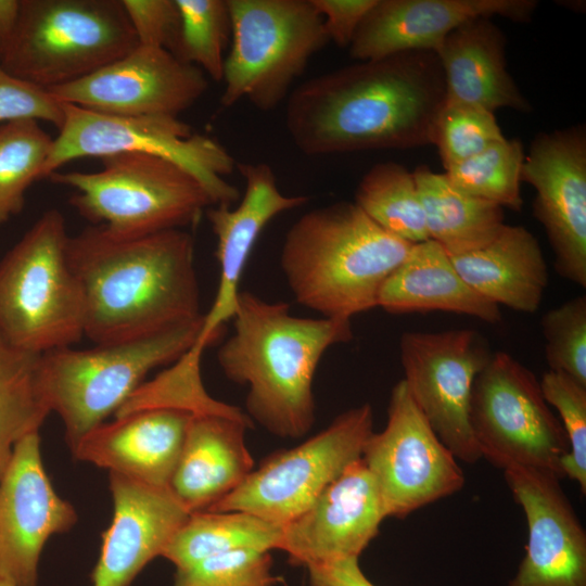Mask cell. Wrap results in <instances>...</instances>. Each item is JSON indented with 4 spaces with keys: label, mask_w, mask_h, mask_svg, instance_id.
Returning a JSON list of instances; mask_svg holds the SVG:
<instances>
[{
    "label": "cell",
    "mask_w": 586,
    "mask_h": 586,
    "mask_svg": "<svg viewBox=\"0 0 586 586\" xmlns=\"http://www.w3.org/2000/svg\"><path fill=\"white\" fill-rule=\"evenodd\" d=\"M285 128L305 155L432 144L445 103L434 51L357 61L313 77L289 93Z\"/></svg>",
    "instance_id": "obj_1"
},
{
    "label": "cell",
    "mask_w": 586,
    "mask_h": 586,
    "mask_svg": "<svg viewBox=\"0 0 586 586\" xmlns=\"http://www.w3.org/2000/svg\"><path fill=\"white\" fill-rule=\"evenodd\" d=\"M68 264L94 345L152 336L201 320L194 239L184 229L136 238L90 226L69 235Z\"/></svg>",
    "instance_id": "obj_2"
},
{
    "label": "cell",
    "mask_w": 586,
    "mask_h": 586,
    "mask_svg": "<svg viewBox=\"0 0 586 586\" xmlns=\"http://www.w3.org/2000/svg\"><path fill=\"white\" fill-rule=\"evenodd\" d=\"M232 320L217 361L228 380L247 386L246 415L276 436H304L315 422L316 369L327 349L353 339L351 320L297 317L289 304L249 291H240Z\"/></svg>",
    "instance_id": "obj_3"
},
{
    "label": "cell",
    "mask_w": 586,
    "mask_h": 586,
    "mask_svg": "<svg viewBox=\"0 0 586 586\" xmlns=\"http://www.w3.org/2000/svg\"><path fill=\"white\" fill-rule=\"evenodd\" d=\"M411 246L355 202L342 201L306 212L289 228L280 266L298 304L324 318L351 320L378 307L383 283Z\"/></svg>",
    "instance_id": "obj_4"
},
{
    "label": "cell",
    "mask_w": 586,
    "mask_h": 586,
    "mask_svg": "<svg viewBox=\"0 0 586 586\" xmlns=\"http://www.w3.org/2000/svg\"><path fill=\"white\" fill-rule=\"evenodd\" d=\"M68 238L62 213L49 209L0 259V332L18 348L41 355L85 337Z\"/></svg>",
    "instance_id": "obj_5"
},
{
    "label": "cell",
    "mask_w": 586,
    "mask_h": 586,
    "mask_svg": "<svg viewBox=\"0 0 586 586\" xmlns=\"http://www.w3.org/2000/svg\"><path fill=\"white\" fill-rule=\"evenodd\" d=\"M203 321L204 317L139 340L87 349L68 346L41 354V391L50 411L63 422L69 448L115 415L149 372L174 364L189 352Z\"/></svg>",
    "instance_id": "obj_6"
},
{
    "label": "cell",
    "mask_w": 586,
    "mask_h": 586,
    "mask_svg": "<svg viewBox=\"0 0 586 586\" xmlns=\"http://www.w3.org/2000/svg\"><path fill=\"white\" fill-rule=\"evenodd\" d=\"M138 44L122 0H21L0 66L49 90L89 76Z\"/></svg>",
    "instance_id": "obj_7"
},
{
    "label": "cell",
    "mask_w": 586,
    "mask_h": 586,
    "mask_svg": "<svg viewBox=\"0 0 586 586\" xmlns=\"http://www.w3.org/2000/svg\"><path fill=\"white\" fill-rule=\"evenodd\" d=\"M99 171H55L48 178L76 190L78 214L120 238L194 226L213 201L178 164L151 154L120 152L101 157Z\"/></svg>",
    "instance_id": "obj_8"
},
{
    "label": "cell",
    "mask_w": 586,
    "mask_h": 586,
    "mask_svg": "<svg viewBox=\"0 0 586 586\" xmlns=\"http://www.w3.org/2000/svg\"><path fill=\"white\" fill-rule=\"evenodd\" d=\"M231 48L226 56L222 107L246 99L276 109L309 60L328 42L311 0H228Z\"/></svg>",
    "instance_id": "obj_9"
},
{
    "label": "cell",
    "mask_w": 586,
    "mask_h": 586,
    "mask_svg": "<svg viewBox=\"0 0 586 586\" xmlns=\"http://www.w3.org/2000/svg\"><path fill=\"white\" fill-rule=\"evenodd\" d=\"M63 104L64 120L53 139L43 178L81 157L139 152L183 167L201 182L214 205L239 201V190L226 179L235 169L232 155L214 138L192 132L178 117L110 115Z\"/></svg>",
    "instance_id": "obj_10"
},
{
    "label": "cell",
    "mask_w": 586,
    "mask_h": 586,
    "mask_svg": "<svg viewBox=\"0 0 586 586\" xmlns=\"http://www.w3.org/2000/svg\"><path fill=\"white\" fill-rule=\"evenodd\" d=\"M470 423L482 457L502 471L526 467L564 477L569 443L535 374L506 352L492 354L476 375Z\"/></svg>",
    "instance_id": "obj_11"
},
{
    "label": "cell",
    "mask_w": 586,
    "mask_h": 586,
    "mask_svg": "<svg viewBox=\"0 0 586 586\" xmlns=\"http://www.w3.org/2000/svg\"><path fill=\"white\" fill-rule=\"evenodd\" d=\"M372 433V407H353L305 442L267 457L234 491L205 511H243L283 526L361 457Z\"/></svg>",
    "instance_id": "obj_12"
},
{
    "label": "cell",
    "mask_w": 586,
    "mask_h": 586,
    "mask_svg": "<svg viewBox=\"0 0 586 586\" xmlns=\"http://www.w3.org/2000/svg\"><path fill=\"white\" fill-rule=\"evenodd\" d=\"M361 458L375 480L386 518L403 519L464 485L457 458L438 438L404 380L392 388L385 428Z\"/></svg>",
    "instance_id": "obj_13"
},
{
    "label": "cell",
    "mask_w": 586,
    "mask_h": 586,
    "mask_svg": "<svg viewBox=\"0 0 586 586\" xmlns=\"http://www.w3.org/2000/svg\"><path fill=\"white\" fill-rule=\"evenodd\" d=\"M403 379L430 425L463 462L482 458L470 423L474 380L492 353L475 330L409 331L399 340Z\"/></svg>",
    "instance_id": "obj_14"
},
{
    "label": "cell",
    "mask_w": 586,
    "mask_h": 586,
    "mask_svg": "<svg viewBox=\"0 0 586 586\" xmlns=\"http://www.w3.org/2000/svg\"><path fill=\"white\" fill-rule=\"evenodd\" d=\"M521 180L533 186V214L550 243L558 275L586 286V131L571 126L539 133Z\"/></svg>",
    "instance_id": "obj_15"
},
{
    "label": "cell",
    "mask_w": 586,
    "mask_h": 586,
    "mask_svg": "<svg viewBox=\"0 0 586 586\" xmlns=\"http://www.w3.org/2000/svg\"><path fill=\"white\" fill-rule=\"evenodd\" d=\"M206 75L169 51L138 44L76 81L49 89L60 102L120 116H176L207 90Z\"/></svg>",
    "instance_id": "obj_16"
},
{
    "label": "cell",
    "mask_w": 586,
    "mask_h": 586,
    "mask_svg": "<svg viewBox=\"0 0 586 586\" xmlns=\"http://www.w3.org/2000/svg\"><path fill=\"white\" fill-rule=\"evenodd\" d=\"M76 521L44 470L39 431L25 435L0 477V575L15 586H37L46 543Z\"/></svg>",
    "instance_id": "obj_17"
},
{
    "label": "cell",
    "mask_w": 586,
    "mask_h": 586,
    "mask_svg": "<svg viewBox=\"0 0 586 586\" xmlns=\"http://www.w3.org/2000/svg\"><path fill=\"white\" fill-rule=\"evenodd\" d=\"M385 518L375 480L360 457L282 526L278 549L292 565L306 568L359 558Z\"/></svg>",
    "instance_id": "obj_18"
},
{
    "label": "cell",
    "mask_w": 586,
    "mask_h": 586,
    "mask_svg": "<svg viewBox=\"0 0 586 586\" xmlns=\"http://www.w3.org/2000/svg\"><path fill=\"white\" fill-rule=\"evenodd\" d=\"M504 475L528 530L526 553L507 586H586V533L560 479L519 466Z\"/></svg>",
    "instance_id": "obj_19"
},
{
    "label": "cell",
    "mask_w": 586,
    "mask_h": 586,
    "mask_svg": "<svg viewBox=\"0 0 586 586\" xmlns=\"http://www.w3.org/2000/svg\"><path fill=\"white\" fill-rule=\"evenodd\" d=\"M235 169L245 181L239 204L234 207L218 204L206 209L217 239L219 282L193 346L202 351L216 342L226 322L232 319L245 265L264 228L281 213L298 208L309 201L307 195L283 194L272 168L266 163L237 162Z\"/></svg>",
    "instance_id": "obj_20"
},
{
    "label": "cell",
    "mask_w": 586,
    "mask_h": 586,
    "mask_svg": "<svg viewBox=\"0 0 586 586\" xmlns=\"http://www.w3.org/2000/svg\"><path fill=\"white\" fill-rule=\"evenodd\" d=\"M113 518L102 535L92 586H129L190 515L169 486L109 472Z\"/></svg>",
    "instance_id": "obj_21"
},
{
    "label": "cell",
    "mask_w": 586,
    "mask_h": 586,
    "mask_svg": "<svg viewBox=\"0 0 586 586\" xmlns=\"http://www.w3.org/2000/svg\"><path fill=\"white\" fill-rule=\"evenodd\" d=\"M537 5L535 0H378L357 29L349 55L366 61L406 51L436 52L470 20L530 22Z\"/></svg>",
    "instance_id": "obj_22"
},
{
    "label": "cell",
    "mask_w": 586,
    "mask_h": 586,
    "mask_svg": "<svg viewBox=\"0 0 586 586\" xmlns=\"http://www.w3.org/2000/svg\"><path fill=\"white\" fill-rule=\"evenodd\" d=\"M193 412L167 407L115 416L71 450L80 461L142 482L169 486Z\"/></svg>",
    "instance_id": "obj_23"
},
{
    "label": "cell",
    "mask_w": 586,
    "mask_h": 586,
    "mask_svg": "<svg viewBox=\"0 0 586 586\" xmlns=\"http://www.w3.org/2000/svg\"><path fill=\"white\" fill-rule=\"evenodd\" d=\"M253 421L245 412L193 413L169 488L192 513L234 491L254 469L245 444Z\"/></svg>",
    "instance_id": "obj_24"
},
{
    "label": "cell",
    "mask_w": 586,
    "mask_h": 586,
    "mask_svg": "<svg viewBox=\"0 0 586 586\" xmlns=\"http://www.w3.org/2000/svg\"><path fill=\"white\" fill-rule=\"evenodd\" d=\"M445 80V103L467 104L495 113L530 112L532 105L507 69L506 38L487 17L454 29L436 51Z\"/></svg>",
    "instance_id": "obj_25"
},
{
    "label": "cell",
    "mask_w": 586,
    "mask_h": 586,
    "mask_svg": "<svg viewBox=\"0 0 586 586\" xmlns=\"http://www.w3.org/2000/svg\"><path fill=\"white\" fill-rule=\"evenodd\" d=\"M460 277L493 303L535 313L548 285V266L539 242L522 226L505 225L484 246L449 256Z\"/></svg>",
    "instance_id": "obj_26"
},
{
    "label": "cell",
    "mask_w": 586,
    "mask_h": 586,
    "mask_svg": "<svg viewBox=\"0 0 586 586\" xmlns=\"http://www.w3.org/2000/svg\"><path fill=\"white\" fill-rule=\"evenodd\" d=\"M378 307L391 314L440 310L488 323L501 320L499 306L469 286L446 251L431 239L412 244L405 260L383 283Z\"/></svg>",
    "instance_id": "obj_27"
},
{
    "label": "cell",
    "mask_w": 586,
    "mask_h": 586,
    "mask_svg": "<svg viewBox=\"0 0 586 586\" xmlns=\"http://www.w3.org/2000/svg\"><path fill=\"white\" fill-rule=\"evenodd\" d=\"M429 238L449 256L477 250L505 227L502 207L456 188L445 174L421 165L413 171Z\"/></svg>",
    "instance_id": "obj_28"
},
{
    "label": "cell",
    "mask_w": 586,
    "mask_h": 586,
    "mask_svg": "<svg viewBox=\"0 0 586 586\" xmlns=\"http://www.w3.org/2000/svg\"><path fill=\"white\" fill-rule=\"evenodd\" d=\"M282 526L243 511L192 512L174 534L162 557L176 570L240 549H278Z\"/></svg>",
    "instance_id": "obj_29"
},
{
    "label": "cell",
    "mask_w": 586,
    "mask_h": 586,
    "mask_svg": "<svg viewBox=\"0 0 586 586\" xmlns=\"http://www.w3.org/2000/svg\"><path fill=\"white\" fill-rule=\"evenodd\" d=\"M40 356L16 347L0 332V477L15 444L38 432L51 413L39 381Z\"/></svg>",
    "instance_id": "obj_30"
},
{
    "label": "cell",
    "mask_w": 586,
    "mask_h": 586,
    "mask_svg": "<svg viewBox=\"0 0 586 586\" xmlns=\"http://www.w3.org/2000/svg\"><path fill=\"white\" fill-rule=\"evenodd\" d=\"M354 202L391 234L412 244L430 240L413 174L403 165L384 162L371 167Z\"/></svg>",
    "instance_id": "obj_31"
},
{
    "label": "cell",
    "mask_w": 586,
    "mask_h": 586,
    "mask_svg": "<svg viewBox=\"0 0 586 586\" xmlns=\"http://www.w3.org/2000/svg\"><path fill=\"white\" fill-rule=\"evenodd\" d=\"M52 144L36 119L0 125V224L23 211L26 191L43 178Z\"/></svg>",
    "instance_id": "obj_32"
},
{
    "label": "cell",
    "mask_w": 586,
    "mask_h": 586,
    "mask_svg": "<svg viewBox=\"0 0 586 586\" xmlns=\"http://www.w3.org/2000/svg\"><path fill=\"white\" fill-rule=\"evenodd\" d=\"M525 153L515 139H504L482 152L445 169L459 190L509 209L523 206L521 173Z\"/></svg>",
    "instance_id": "obj_33"
},
{
    "label": "cell",
    "mask_w": 586,
    "mask_h": 586,
    "mask_svg": "<svg viewBox=\"0 0 586 586\" xmlns=\"http://www.w3.org/2000/svg\"><path fill=\"white\" fill-rule=\"evenodd\" d=\"M181 15V33L176 56L221 81L231 40L228 0H176Z\"/></svg>",
    "instance_id": "obj_34"
},
{
    "label": "cell",
    "mask_w": 586,
    "mask_h": 586,
    "mask_svg": "<svg viewBox=\"0 0 586 586\" xmlns=\"http://www.w3.org/2000/svg\"><path fill=\"white\" fill-rule=\"evenodd\" d=\"M504 139L495 113L455 103H444L432 133L445 169Z\"/></svg>",
    "instance_id": "obj_35"
},
{
    "label": "cell",
    "mask_w": 586,
    "mask_h": 586,
    "mask_svg": "<svg viewBox=\"0 0 586 586\" xmlns=\"http://www.w3.org/2000/svg\"><path fill=\"white\" fill-rule=\"evenodd\" d=\"M548 405L553 406L565 432L569 451L561 460L564 476L586 494V385L570 375L548 370L539 381Z\"/></svg>",
    "instance_id": "obj_36"
},
{
    "label": "cell",
    "mask_w": 586,
    "mask_h": 586,
    "mask_svg": "<svg viewBox=\"0 0 586 586\" xmlns=\"http://www.w3.org/2000/svg\"><path fill=\"white\" fill-rule=\"evenodd\" d=\"M549 370L586 385V297L571 298L542 318Z\"/></svg>",
    "instance_id": "obj_37"
},
{
    "label": "cell",
    "mask_w": 586,
    "mask_h": 586,
    "mask_svg": "<svg viewBox=\"0 0 586 586\" xmlns=\"http://www.w3.org/2000/svg\"><path fill=\"white\" fill-rule=\"evenodd\" d=\"M270 551L240 549L176 570L173 586H275Z\"/></svg>",
    "instance_id": "obj_38"
},
{
    "label": "cell",
    "mask_w": 586,
    "mask_h": 586,
    "mask_svg": "<svg viewBox=\"0 0 586 586\" xmlns=\"http://www.w3.org/2000/svg\"><path fill=\"white\" fill-rule=\"evenodd\" d=\"M122 3L139 44L177 54L181 15L176 0H122Z\"/></svg>",
    "instance_id": "obj_39"
},
{
    "label": "cell",
    "mask_w": 586,
    "mask_h": 586,
    "mask_svg": "<svg viewBox=\"0 0 586 586\" xmlns=\"http://www.w3.org/2000/svg\"><path fill=\"white\" fill-rule=\"evenodd\" d=\"M17 119H36L53 124L64 120V104L48 90L18 79L0 66V125Z\"/></svg>",
    "instance_id": "obj_40"
},
{
    "label": "cell",
    "mask_w": 586,
    "mask_h": 586,
    "mask_svg": "<svg viewBox=\"0 0 586 586\" xmlns=\"http://www.w3.org/2000/svg\"><path fill=\"white\" fill-rule=\"evenodd\" d=\"M378 0H311L322 16L329 38L342 48H348L360 24Z\"/></svg>",
    "instance_id": "obj_41"
},
{
    "label": "cell",
    "mask_w": 586,
    "mask_h": 586,
    "mask_svg": "<svg viewBox=\"0 0 586 586\" xmlns=\"http://www.w3.org/2000/svg\"><path fill=\"white\" fill-rule=\"evenodd\" d=\"M307 570L309 586H375L360 569L358 558L311 565Z\"/></svg>",
    "instance_id": "obj_42"
},
{
    "label": "cell",
    "mask_w": 586,
    "mask_h": 586,
    "mask_svg": "<svg viewBox=\"0 0 586 586\" xmlns=\"http://www.w3.org/2000/svg\"><path fill=\"white\" fill-rule=\"evenodd\" d=\"M21 0H0V58L14 31Z\"/></svg>",
    "instance_id": "obj_43"
},
{
    "label": "cell",
    "mask_w": 586,
    "mask_h": 586,
    "mask_svg": "<svg viewBox=\"0 0 586 586\" xmlns=\"http://www.w3.org/2000/svg\"><path fill=\"white\" fill-rule=\"evenodd\" d=\"M0 586H15L12 582H10L8 578L0 575Z\"/></svg>",
    "instance_id": "obj_44"
}]
</instances>
